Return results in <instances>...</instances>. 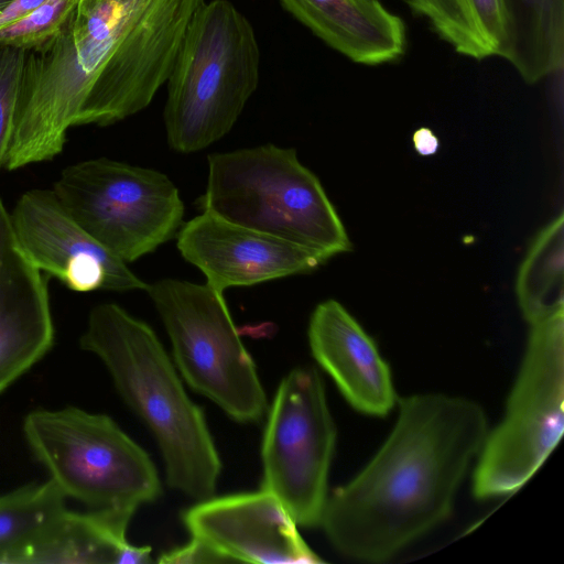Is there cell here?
<instances>
[{"label": "cell", "instance_id": "1", "mask_svg": "<svg viewBox=\"0 0 564 564\" xmlns=\"http://www.w3.org/2000/svg\"><path fill=\"white\" fill-rule=\"evenodd\" d=\"M488 421L475 401L422 393L399 401L395 424L371 460L328 495L321 527L341 554L383 562L453 511Z\"/></svg>", "mask_w": 564, "mask_h": 564}, {"label": "cell", "instance_id": "2", "mask_svg": "<svg viewBox=\"0 0 564 564\" xmlns=\"http://www.w3.org/2000/svg\"><path fill=\"white\" fill-rule=\"evenodd\" d=\"M104 362L121 398L153 434L167 485L204 500L221 462L202 409L187 395L154 330L116 303L96 305L79 339Z\"/></svg>", "mask_w": 564, "mask_h": 564}, {"label": "cell", "instance_id": "3", "mask_svg": "<svg viewBox=\"0 0 564 564\" xmlns=\"http://www.w3.org/2000/svg\"><path fill=\"white\" fill-rule=\"evenodd\" d=\"M260 48L252 24L229 0L204 2L192 18L167 78L164 123L180 153L225 137L256 91Z\"/></svg>", "mask_w": 564, "mask_h": 564}, {"label": "cell", "instance_id": "4", "mask_svg": "<svg viewBox=\"0 0 564 564\" xmlns=\"http://www.w3.org/2000/svg\"><path fill=\"white\" fill-rule=\"evenodd\" d=\"M202 210L311 250L326 261L351 249L317 176L274 144L208 155Z\"/></svg>", "mask_w": 564, "mask_h": 564}, {"label": "cell", "instance_id": "5", "mask_svg": "<svg viewBox=\"0 0 564 564\" xmlns=\"http://www.w3.org/2000/svg\"><path fill=\"white\" fill-rule=\"evenodd\" d=\"M23 432L63 495L95 510L134 513L162 492L149 454L106 414L36 410L26 415Z\"/></svg>", "mask_w": 564, "mask_h": 564}, {"label": "cell", "instance_id": "6", "mask_svg": "<svg viewBox=\"0 0 564 564\" xmlns=\"http://www.w3.org/2000/svg\"><path fill=\"white\" fill-rule=\"evenodd\" d=\"M501 422L487 433L473 475L478 499L520 489L558 444L564 429V312L531 324Z\"/></svg>", "mask_w": 564, "mask_h": 564}, {"label": "cell", "instance_id": "7", "mask_svg": "<svg viewBox=\"0 0 564 564\" xmlns=\"http://www.w3.org/2000/svg\"><path fill=\"white\" fill-rule=\"evenodd\" d=\"M182 377L241 423L259 421L267 398L224 293L208 284L162 279L148 285Z\"/></svg>", "mask_w": 564, "mask_h": 564}, {"label": "cell", "instance_id": "8", "mask_svg": "<svg viewBox=\"0 0 564 564\" xmlns=\"http://www.w3.org/2000/svg\"><path fill=\"white\" fill-rule=\"evenodd\" d=\"M53 192L84 230L126 263L156 250L183 225L178 189L156 170L86 160L65 167Z\"/></svg>", "mask_w": 564, "mask_h": 564}, {"label": "cell", "instance_id": "9", "mask_svg": "<svg viewBox=\"0 0 564 564\" xmlns=\"http://www.w3.org/2000/svg\"><path fill=\"white\" fill-rule=\"evenodd\" d=\"M336 426L319 372L292 369L281 380L264 427L261 489L275 496L297 525H321Z\"/></svg>", "mask_w": 564, "mask_h": 564}, {"label": "cell", "instance_id": "10", "mask_svg": "<svg viewBox=\"0 0 564 564\" xmlns=\"http://www.w3.org/2000/svg\"><path fill=\"white\" fill-rule=\"evenodd\" d=\"M14 237L29 260L76 292L147 291L126 262L117 258L64 209L53 189H31L10 214Z\"/></svg>", "mask_w": 564, "mask_h": 564}, {"label": "cell", "instance_id": "11", "mask_svg": "<svg viewBox=\"0 0 564 564\" xmlns=\"http://www.w3.org/2000/svg\"><path fill=\"white\" fill-rule=\"evenodd\" d=\"M176 238L181 256L220 293L229 288L306 274L326 262L308 249L208 210L183 224Z\"/></svg>", "mask_w": 564, "mask_h": 564}, {"label": "cell", "instance_id": "12", "mask_svg": "<svg viewBox=\"0 0 564 564\" xmlns=\"http://www.w3.org/2000/svg\"><path fill=\"white\" fill-rule=\"evenodd\" d=\"M182 520L191 536L209 545L225 562H323L280 500L264 489L199 500L182 513Z\"/></svg>", "mask_w": 564, "mask_h": 564}, {"label": "cell", "instance_id": "13", "mask_svg": "<svg viewBox=\"0 0 564 564\" xmlns=\"http://www.w3.org/2000/svg\"><path fill=\"white\" fill-rule=\"evenodd\" d=\"M46 281L19 246L0 197V393L52 347Z\"/></svg>", "mask_w": 564, "mask_h": 564}, {"label": "cell", "instance_id": "14", "mask_svg": "<svg viewBox=\"0 0 564 564\" xmlns=\"http://www.w3.org/2000/svg\"><path fill=\"white\" fill-rule=\"evenodd\" d=\"M307 337L313 357L354 409L373 416L392 410L395 392L389 365L340 303L327 300L314 308Z\"/></svg>", "mask_w": 564, "mask_h": 564}, {"label": "cell", "instance_id": "15", "mask_svg": "<svg viewBox=\"0 0 564 564\" xmlns=\"http://www.w3.org/2000/svg\"><path fill=\"white\" fill-rule=\"evenodd\" d=\"M132 516L119 510L79 513L65 508L30 540L1 553L0 563H150L151 547L137 546L127 540Z\"/></svg>", "mask_w": 564, "mask_h": 564}, {"label": "cell", "instance_id": "16", "mask_svg": "<svg viewBox=\"0 0 564 564\" xmlns=\"http://www.w3.org/2000/svg\"><path fill=\"white\" fill-rule=\"evenodd\" d=\"M296 20L354 63L398 61L406 48L402 19L380 0H280Z\"/></svg>", "mask_w": 564, "mask_h": 564}, {"label": "cell", "instance_id": "17", "mask_svg": "<svg viewBox=\"0 0 564 564\" xmlns=\"http://www.w3.org/2000/svg\"><path fill=\"white\" fill-rule=\"evenodd\" d=\"M508 42L502 58L528 84L563 69L564 0H503Z\"/></svg>", "mask_w": 564, "mask_h": 564}, {"label": "cell", "instance_id": "18", "mask_svg": "<svg viewBox=\"0 0 564 564\" xmlns=\"http://www.w3.org/2000/svg\"><path fill=\"white\" fill-rule=\"evenodd\" d=\"M452 48L481 61L501 57L508 42L503 0H405Z\"/></svg>", "mask_w": 564, "mask_h": 564}, {"label": "cell", "instance_id": "19", "mask_svg": "<svg viewBox=\"0 0 564 564\" xmlns=\"http://www.w3.org/2000/svg\"><path fill=\"white\" fill-rule=\"evenodd\" d=\"M516 292L531 325L564 312V216L560 214L534 238L520 265Z\"/></svg>", "mask_w": 564, "mask_h": 564}, {"label": "cell", "instance_id": "20", "mask_svg": "<svg viewBox=\"0 0 564 564\" xmlns=\"http://www.w3.org/2000/svg\"><path fill=\"white\" fill-rule=\"evenodd\" d=\"M64 499L51 479L0 496V554L36 534L65 509Z\"/></svg>", "mask_w": 564, "mask_h": 564}, {"label": "cell", "instance_id": "21", "mask_svg": "<svg viewBox=\"0 0 564 564\" xmlns=\"http://www.w3.org/2000/svg\"><path fill=\"white\" fill-rule=\"evenodd\" d=\"M75 0H47L24 18L0 29V45L26 51L48 42L76 6Z\"/></svg>", "mask_w": 564, "mask_h": 564}, {"label": "cell", "instance_id": "22", "mask_svg": "<svg viewBox=\"0 0 564 564\" xmlns=\"http://www.w3.org/2000/svg\"><path fill=\"white\" fill-rule=\"evenodd\" d=\"M26 50L0 45V170L11 140Z\"/></svg>", "mask_w": 564, "mask_h": 564}, {"label": "cell", "instance_id": "23", "mask_svg": "<svg viewBox=\"0 0 564 564\" xmlns=\"http://www.w3.org/2000/svg\"><path fill=\"white\" fill-rule=\"evenodd\" d=\"M161 563H216L225 560L203 541L193 538L177 549L171 550L159 557Z\"/></svg>", "mask_w": 564, "mask_h": 564}, {"label": "cell", "instance_id": "24", "mask_svg": "<svg viewBox=\"0 0 564 564\" xmlns=\"http://www.w3.org/2000/svg\"><path fill=\"white\" fill-rule=\"evenodd\" d=\"M46 1L47 0H13L0 13V29L24 18Z\"/></svg>", "mask_w": 564, "mask_h": 564}, {"label": "cell", "instance_id": "25", "mask_svg": "<svg viewBox=\"0 0 564 564\" xmlns=\"http://www.w3.org/2000/svg\"><path fill=\"white\" fill-rule=\"evenodd\" d=\"M415 151L423 156L435 154L440 148V140L436 134L426 127L419 128L412 135Z\"/></svg>", "mask_w": 564, "mask_h": 564}, {"label": "cell", "instance_id": "26", "mask_svg": "<svg viewBox=\"0 0 564 564\" xmlns=\"http://www.w3.org/2000/svg\"><path fill=\"white\" fill-rule=\"evenodd\" d=\"M13 0H0V13L12 2Z\"/></svg>", "mask_w": 564, "mask_h": 564}, {"label": "cell", "instance_id": "27", "mask_svg": "<svg viewBox=\"0 0 564 564\" xmlns=\"http://www.w3.org/2000/svg\"><path fill=\"white\" fill-rule=\"evenodd\" d=\"M75 1L77 2L78 0H75Z\"/></svg>", "mask_w": 564, "mask_h": 564}]
</instances>
